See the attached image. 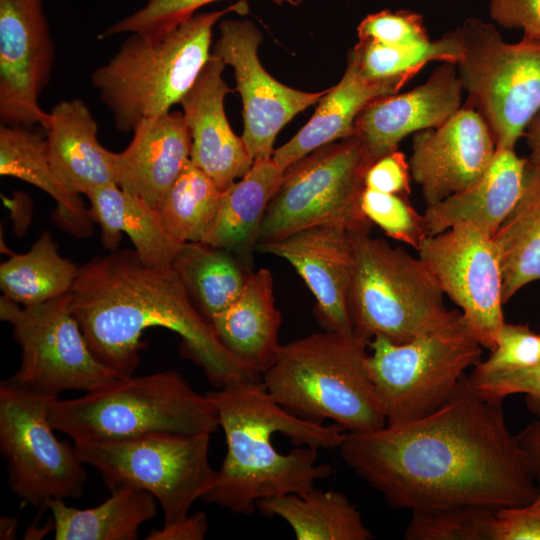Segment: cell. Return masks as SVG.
<instances>
[{
    "mask_svg": "<svg viewBox=\"0 0 540 540\" xmlns=\"http://www.w3.org/2000/svg\"><path fill=\"white\" fill-rule=\"evenodd\" d=\"M502 402L480 395L465 374L447 401L426 416L346 432L340 454L396 508L524 507L537 487Z\"/></svg>",
    "mask_w": 540,
    "mask_h": 540,
    "instance_id": "cell-1",
    "label": "cell"
},
{
    "mask_svg": "<svg viewBox=\"0 0 540 540\" xmlns=\"http://www.w3.org/2000/svg\"><path fill=\"white\" fill-rule=\"evenodd\" d=\"M69 293L71 312L90 350L122 376L133 375L139 365L144 330L162 327L182 338L186 356L217 388L262 377L224 347L172 265L151 267L134 249H116L80 266Z\"/></svg>",
    "mask_w": 540,
    "mask_h": 540,
    "instance_id": "cell-2",
    "label": "cell"
},
{
    "mask_svg": "<svg viewBox=\"0 0 540 540\" xmlns=\"http://www.w3.org/2000/svg\"><path fill=\"white\" fill-rule=\"evenodd\" d=\"M207 396L216 408L227 452L202 500L252 514L260 500L303 493L332 468L318 449L339 448L346 432L299 418L276 402L262 377L230 381Z\"/></svg>",
    "mask_w": 540,
    "mask_h": 540,
    "instance_id": "cell-3",
    "label": "cell"
},
{
    "mask_svg": "<svg viewBox=\"0 0 540 540\" xmlns=\"http://www.w3.org/2000/svg\"><path fill=\"white\" fill-rule=\"evenodd\" d=\"M247 10V3L239 1L198 13L159 38L130 33L118 52L91 75L115 127L133 132L143 120L170 112L209 60L214 25L227 13Z\"/></svg>",
    "mask_w": 540,
    "mask_h": 540,
    "instance_id": "cell-4",
    "label": "cell"
},
{
    "mask_svg": "<svg viewBox=\"0 0 540 540\" xmlns=\"http://www.w3.org/2000/svg\"><path fill=\"white\" fill-rule=\"evenodd\" d=\"M367 347L357 337L314 333L281 345L262 381L299 418L331 420L347 432L375 430L387 422L367 368Z\"/></svg>",
    "mask_w": 540,
    "mask_h": 540,
    "instance_id": "cell-5",
    "label": "cell"
},
{
    "mask_svg": "<svg viewBox=\"0 0 540 540\" xmlns=\"http://www.w3.org/2000/svg\"><path fill=\"white\" fill-rule=\"evenodd\" d=\"M49 419L75 444L156 432L211 435L219 426L207 394L173 370L123 376L81 397L57 398Z\"/></svg>",
    "mask_w": 540,
    "mask_h": 540,
    "instance_id": "cell-6",
    "label": "cell"
},
{
    "mask_svg": "<svg viewBox=\"0 0 540 540\" xmlns=\"http://www.w3.org/2000/svg\"><path fill=\"white\" fill-rule=\"evenodd\" d=\"M353 253L349 314L358 339L383 335L406 343L461 316L419 258L367 232H350Z\"/></svg>",
    "mask_w": 540,
    "mask_h": 540,
    "instance_id": "cell-7",
    "label": "cell"
},
{
    "mask_svg": "<svg viewBox=\"0 0 540 540\" xmlns=\"http://www.w3.org/2000/svg\"><path fill=\"white\" fill-rule=\"evenodd\" d=\"M368 347L367 368L388 425L410 422L439 408L483 352L462 314L409 342L376 335Z\"/></svg>",
    "mask_w": 540,
    "mask_h": 540,
    "instance_id": "cell-8",
    "label": "cell"
},
{
    "mask_svg": "<svg viewBox=\"0 0 540 540\" xmlns=\"http://www.w3.org/2000/svg\"><path fill=\"white\" fill-rule=\"evenodd\" d=\"M372 163L365 146L354 135L294 162L285 169L268 204L256 245L321 225L370 233L372 222L363 213L360 200Z\"/></svg>",
    "mask_w": 540,
    "mask_h": 540,
    "instance_id": "cell-9",
    "label": "cell"
},
{
    "mask_svg": "<svg viewBox=\"0 0 540 540\" xmlns=\"http://www.w3.org/2000/svg\"><path fill=\"white\" fill-rule=\"evenodd\" d=\"M210 434L156 432L76 443L78 458L93 466L110 492L144 490L158 501L163 526L182 522L207 492L215 470L209 463Z\"/></svg>",
    "mask_w": 540,
    "mask_h": 540,
    "instance_id": "cell-10",
    "label": "cell"
},
{
    "mask_svg": "<svg viewBox=\"0 0 540 540\" xmlns=\"http://www.w3.org/2000/svg\"><path fill=\"white\" fill-rule=\"evenodd\" d=\"M463 57L456 64L468 98L487 124L496 149H513L540 111V36L506 42L479 18L459 27Z\"/></svg>",
    "mask_w": 540,
    "mask_h": 540,
    "instance_id": "cell-11",
    "label": "cell"
},
{
    "mask_svg": "<svg viewBox=\"0 0 540 540\" xmlns=\"http://www.w3.org/2000/svg\"><path fill=\"white\" fill-rule=\"evenodd\" d=\"M58 397L0 383V449L8 484L22 501L48 510L52 499L79 498L87 473L75 447L60 441L49 415Z\"/></svg>",
    "mask_w": 540,
    "mask_h": 540,
    "instance_id": "cell-12",
    "label": "cell"
},
{
    "mask_svg": "<svg viewBox=\"0 0 540 540\" xmlns=\"http://www.w3.org/2000/svg\"><path fill=\"white\" fill-rule=\"evenodd\" d=\"M0 318L13 328L21 363L9 379L30 391L52 395L76 389L91 392L123 377L92 353L70 309V293L20 305L0 298Z\"/></svg>",
    "mask_w": 540,
    "mask_h": 540,
    "instance_id": "cell-13",
    "label": "cell"
},
{
    "mask_svg": "<svg viewBox=\"0 0 540 540\" xmlns=\"http://www.w3.org/2000/svg\"><path fill=\"white\" fill-rule=\"evenodd\" d=\"M418 253L443 293L461 308L476 340L492 351L505 323L501 266L492 237L460 223L428 236Z\"/></svg>",
    "mask_w": 540,
    "mask_h": 540,
    "instance_id": "cell-14",
    "label": "cell"
},
{
    "mask_svg": "<svg viewBox=\"0 0 540 540\" xmlns=\"http://www.w3.org/2000/svg\"><path fill=\"white\" fill-rule=\"evenodd\" d=\"M213 54L234 69L243 104L242 140L253 160L272 158L280 130L326 93L305 92L273 78L258 58L262 36L249 20H223Z\"/></svg>",
    "mask_w": 540,
    "mask_h": 540,
    "instance_id": "cell-15",
    "label": "cell"
},
{
    "mask_svg": "<svg viewBox=\"0 0 540 540\" xmlns=\"http://www.w3.org/2000/svg\"><path fill=\"white\" fill-rule=\"evenodd\" d=\"M55 49L43 0H0V122L48 127L39 96L49 82Z\"/></svg>",
    "mask_w": 540,
    "mask_h": 540,
    "instance_id": "cell-16",
    "label": "cell"
},
{
    "mask_svg": "<svg viewBox=\"0 0 540 540\" xmlns=\"http://www.w3.org/2000/svg\"><path fill=\"white\" fill-rule=\"evenodd\" d=\"M496 145L481 115L464 105L443 124L413 134L411 177L427 206L472 185L488 168Z\"/></svg>",
    "mask_w": 540,
    "mask_h": 540,
    "instance_id": "cell-17",
    "label": "cell"
},
{
    "mask_svg": "<svg viewBox=\"0 0 540 540\" xmlns=\"http://www.w3.org/2000/svg\"><path fill=\"white\" fill-rule=\"evenodd\" d=\"M256 249L288 261L316 299L315 315L325 331L355 337L349 314L353 253L350 232L321 225L299 230Z\"/></svg>",
    "mask_w": 540,
    "mask_h": 540,
    "instance_id": "cell-18",
    "label": "cell"
},
{
    "mask_svg": "<svg viewBox=\"0 0 540 540\" xmlns=\"http://www.w3.org/2000/svg\"><path fill=\"white\" fill-rule=\"evenodd\" d=\"M457 66L443 62L420 86L376 98L357 115L353 135L375 160L398 150L408 135L443 124L462 107Z\"/></svg>",
    "mask_w": 540,
    "mask_h": 540,
    "instance_id": "cell-19",
    "label": "cell"
},
{
    "mask_svg": "<svg viewBox=\"0 0 540 540\" xmlns=\"http://www.w3.org/2000/svg\"><path fill=\"white\" fill-rule=\"evenodd\" d=\"M225 65L219 57L211 54L179 103L192 139L190 160L221 191L242 178L254 163L225 114L224 99L231 91L222 77Z\"/></svg>",
    "mask_w": 540,
    "mask_h": 540,
    "instance_id": "cell-20",
    "label": "cell"
},
{
    "mask_svg": "<svg viewBox=\"0 0 540 540\" xmlns=\"http://www.w3.org/2000/svg\"><path fill=\"white\" fill-rule=\"evenodd\" d=\"M192 139L183 113L143 120L130 144L115 153L116 184L156 208L190 161Z\"/></svg>",
    "mask_w": 540,
    "mask_h": 540,
    "instance_id": "cell-21",
    "label": "cell"
},
{
    "mask_svg": "<svg viewBox=\"0 0 540 540\" xmlns=\"http://www.w3.org/2000/svg\"><path fill=\"white\" fill-rule=\"evenodd\" d=\"M525 169L526 158L513 149H496L488 168L472 185L426 206L428 235L469 223L493 237L522 193Z\"/></svg>",
    "mask_w": 540,
    "mask_h": 540,
    "instance_id": "cell-22",
    "label": "cell"
},
{
    "mask_svg": "<svg viewBox=\"0 0 540 540\" xmlns=\"http://www.w3.org/2000/svg\"><path fill=\"white\" fill-rule=\"evenodd\" d=\"M46 150L61 180L74 192L116 184L115 153L97 139V122L78 98L57 103L49 113Z\"/></svg>",
    "mask_w": 540,
    "mask_h": 540,
    "instance_id": "cell-23",
    "label": "cell"
},
{
    "mask_svg": "<svg viewBox=\"0 0 540 540\" xmlns=\"http://www.w3.org/2000/svg\"><path fill=\"white\" fill-rule=\"evenodd\" d=\"M281 320L271 272L262 268L249 275L236 301L210 323L224 347L262 376L278 356Z\"/></svg>",
    "mask_w": 540,
    "mask_h": 540,
    "instance_id": "cell-24",
    "label": "cell"
},
{
    "mask_svg": "<svg viewBox=\"0 0 540 540\" xmlns=\"http://www.w3.org/2000/svg\"><path fill=\"white\" fill-rule=\"evenodd\" d=\"M405 84L400 80L367 81L348 59L341 80L326 90L310 120L287 143L274 150L272 160L285 171L316 149L352 136L356 117L367 104L398 93Z\"/></svg>",
    "mask_w": 540,
    "mask_h": 540,
    "instance_id": "cell-25",
    "label": "cell"
},
{
    "mask_svg": "<svg viewBox=\"0 0 540 540\" xmlns=\"http://www.w3.org/2000/svg\"><path fill=\"white\" fill-rule=\"evenodd\" d=\"M86 196L105 249H118L121 233H125L143 263L151 267L172 265L183 243L166 231L156 208L117 184L97 188Z\"/></svg>",
    "mask_w": 540,
    "mask_h": 540,
    "instance_id": "cell-26",
    "label": "cell"
},
{
    "mask_svg": "<svg viewBox=\"0 0 540 540\" xmlns=\"http://www.w3.org/2000/svg\"><path fill=\"white\" fill-rule=\"evenodd\" d=\"M284 170L272 158L255 160L250 170L222 191L213 228L203 243L245 259L257 244L261 222Z\"/></svg>",
    "mask_w": 540,
    "mask_h": 540,
    "instance_id": "cell-27",
    "label": "cell"
},
{
    "mask_svg": "<svg viewBox=\"0 0 540 540\" xmlns=\"http://www.w3.org/2000/svg\"><path fill=\"white\" fill-rule=\"evenodd\" d=\"M0 174L25 181L52 197L61 225L77 237L92 231L89 209L80 194L70 189L53 169L46 141L27 127H0Z\"/></svg>",
    "mask_w": 540,
    "mask_h": 540,
    "instance_id": "cell-28",
    "label": "cell"
},
{
    "mask_svg": "<svg viewBox=\"0 0 540 540\" xmlns=\"http://www.w3.org/2000/svg\"><path fill=\"white\" fill-rule=\"evenodd\" d=\"M48 510L56 540H135L140 526L156 516L157 503L147 491L119 488L92 508L78 509L52 499Z\"/></svg>",
    "mask_w": 540,
    "mask_h": 540,
    "instance_id": "cell-29",
    "label": "cell"
},
{
    "mask_svg": "<svg viewBox=\"0 0 540 540\" xmlns=\"http://www.w3.org/2000/svg\"><path fill=\"white\" fill-rule=\"evenodd\" d=\"M492 239L506 304L525 285L540 281V168L527 160L522 193Z\"/></svg>",
    "mask_w": 540,
    "mask_h": 540,
    "instance_id": "cell-30",
    "label": "cell"
},
{
    "mask_svg": "<svg viewBox=\"0 0 540 540\" xmlns=\"http://www.w3.org/2000/svg\"><path fill=\"white\" fill-rule=\"evenodd\" d=\"M257 509L267 517H279L297 540H370L360 512L342 492L312 487L260 500Z\"/></svg>",
    "mask_w": 540,
    "mask_h": 540,
    "instance_id": "cell-31",
    "label": "cell"
},
{
    "mask_svg": "<svg viewBox=\"0 0 540 540\" xmlns=\"http://www.w3.org/2000/svg\"><path fill=\"white\" fill-rule=\"evenodd\" d=\"M172 267L208 322L236 301L252 273L243 258L203 242L183 243Z\"/></svg>",
    "mask_w": 540,
    "mask_h": 540,
    "instance_id": "cell-32",
    "label": "cell"
},
{
    "mask_svg": "<svg viewBox=\"0 0 540 540\" xmlns=\"http://www.w3.org/2000/svg\"><path fill=\"white\" fill-rule=\"evenodd\" d=\"M79 267L62 257L50 232H43L31 248L0 265L2 296L32 305L62 296L72 289Z\"/></svg>",
    "mask_w": 540,
    "mask_h": 540,
    "instance_id": "cell-33",
    "label": "cell"
},
{
    "mask_svg": "<svg viewBox=\"0 0 540 540\" xmlns=\"http://www.w3.org/2000/svg\"><path fill=\"white\" fill-rule=\"evenodd\" d=\"M222 191L191 160L157 207L163 226L177 241L204 242L220 207Z\"/></svg>",
    "mask_w": 540,
    "mask_h": 540,
    "instance_id": "cell-34",
    "label": "cell"
},
{
    "mask_svg": "<svg viewBox=\"0 0 540 540\" xmlns=\"http://www.w3.org/2000/svg\"><path fill=\"white\" fill-rule=\"evenodd\" d=\"M463 57L460 28L438 39L410 47H392L371 42H357L348 59L360 76L370 82L400 80L409 82L432 61L457 64Z\"/></svg>",
    "mask_w": 540,
    "mask_h": 540,
    "instance_id": "cell-35",
    "label": "cell"
},
{
    "mask_svg": "<svg viewBox=\"0 0 540 540\" xmlns=\"http://www.w3.org/2000/svg\"><path fill=\"white\" fill-rule=\"evenodd\" d=\"M406 540H496V510L453 505L412 511Z\"/></svg>",
    "mask_w": 540,
    "mask_h": 540,
    "instance_id": "cell-36",
    "label": "cell"
},
{
    "mask_svg": "<svg viewBox=\"0 0 540 540\" xmlns=\"http://www.w3.org/2000/svg\"><path fill=\"white\" fill-rule=\"evenodd\" d=\"M360 206L366 217L388 237L416 250L429 236L424 215L412 207L408 197L365 188Z\"/></svg>",
    "mask_w": 540,
    "mask_h": 540,
    "instance_id": "cell-37",
    "label": "cell"
},
{
    "mask_svg": "<svg viewBox=\"0 0 540 540\" xmlns=\"http://www.w3.org/2000/svg\"><path fill=\"white\" fill-rule=\"evenodd\" d=\"M215 1L218 0H148L141 9L108 27L99 37L138 33L159 38L190 19L201 7ZM270 1L278 4L277 0Z\"/></svg>",
    "mask_w": 540,
    "mask_h": 540,
    "instance_id": "cell-38",
    "label": "cell"
},
{
    "mask_svg": "<svg viewBox=\"0 0 540 540\" xmlns=\"http://www.w3.org/2000/svg\"><path fill=\"white\" fill-rule=\"evenodd\" d=\"M359 42L410 47L430 41L424 18L410 10H382L367 15L357 27Z\"/></svg>",
    "mask_w": 540,
    "mask_h": 540,
    "instance_id": "cell-39",
    "label": "cell"
},
{
    "mask_svg": "<svg viewBox=\"0 0 540 540\" xmlns=\"http://www.w3.org/2000/svg\"><path fill=\"white\" fill-rule=\"evenodd\" d=\"M540 363V335L528 325L504 323L490 356L480 361L473 372L487 374L521 369Z\"/></svg>",
    "mask_w": 540,
    "mask_h": 540,
    "instance_id": "cell-40",
    "label": "cell"
},
{
    "mask_svg": "<svg viewBox=\"0 0 540 540\" xmlns=\"http://www.w3.org/2000/svg\"><path fill=\"white\" fill-rule=\"evenodd\" d=\"M474 389L492 401H503L513 394H525L526 403L540 416V363L521 369L468 375Z\"/></svg>",
    "mask_w": 540,
    "mask_h": 540,
    "instance_id": "cell-41",
    "label": "cell"
},
{
    "mask_svg": "<svg viewBox=\"0 0 540 540\" xmlns=\"http://www.w3.org/2000/svg\"><path fill=\"white\" fill-rule=\"evenodd\" d=\"M411 179L409 162L401 151L395 150L370 165L365 175V188L408 197Z\"/></svg>",
    "mask_w": 540,
    "mask_h": 540,
    "instance_id": "cell-42",
    "label": "cell"
},
{
    "mask_svg": "<svg viewBox=\"0 0 540 540\" xmlns=\"http://www.w3.org/2000/svg\"><path fill=\"white\" fill-rule=\"evenodd\" d=\"M489 15L501 27L540 36V0H489Z\"/></svg>",
    "mask_w": 540,
    "mask_h": 540,
    "instance_id": "cell-43",
    "label": "cell"
},
{
    "mask_svg": "<svg viewBox=\"0 0 540 540\" xmlns=\"http://www.w3.org/2000/svg\"><path fill=\"white\" fill-rule=\"evenodd\" d=\"M496 540H540V512L525 506L496 510Z\"/></svg>",
    "mask_w": 540,
    "mask_h": 540,
    "instance_id": "cell-44",
    "label": "cell"
},
{
    "mask_svg": "<svg viewBox=\"0 0 540 540\" xmlns=\"http://www.w3.org/2000/svg\"><path fill=\"white\" fill-rule=\"evenodd\" d=\"M516 437L524 451L537 487L534 500L525 507L540 512V416H537V419L528 424Z\"/></svg>",
    "mask_w": 540,
    "mask_h": 540,
    "instance_id": "cell-45",
    "label": "cell"
},
{
    "mask_svg": "<svg viewBox=\"0 0 540 540\" xmlns=\"http://www.w3.org/2000/svg\"><path fill=\"white\" fill-rule=\"evenodd\" d=\"M206 514L202 511L189 514L180 523L171 526H162L152 530L145 539L147 540H201L208 530Z\"/></svg>",
    "mask_w": 540,
    "mask_h": 540,
    "instance_id": "cell-46",
    "label": "cell"
},
{
    "mask_svg": "<svg viewBox=\"0 0 540 540\" xmlns=\"http://www.w3.org/2000/svg\"><path fill=\"white\" fill-rule=\"evenodd\" d=\"M526 145L530 150L527 163L531 166L540 168V111L528 124L524 136Z\"/></svg>",
    "mask_w": 540,
    "mask_h": 540,
    "instance_id": "cell-47",
    "label": "cell"
},
{
    "mask_svg": "<svg viewBox=\"0 0 540 540\" xmlns=\"http://www.w3.org/2000/svg\"><path fill=\"white\" fill-rule=\"evenodd\" d=\"M18 523L17 518L2 517L0 519V539H15Z\"/></svg>",
    "mask_w": 540,
    "mask_h": 540,
    "instance_id": "cell-48",
    "label": "cell"
},
{
    "mask_svg": "<svg viewBox=\"0 0 540 540\" xmlns=\"http://www.w3.org/2000/svg\"><path fill=\"white\" fill-rule=\"evenodd\" d=\"M278 4L287 3L290 5H298L302 0H277Z\"/></svg>",
    "mask_w": 540,
    "mask_h": 540,
    "instance_id": "cell-49",
    "label": "cell"
}]
</instances>
